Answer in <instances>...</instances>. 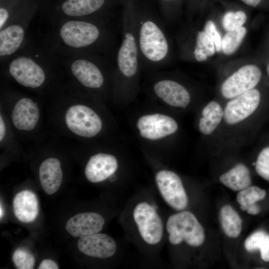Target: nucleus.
Returning a JSON list of instances; mask_svg holds the SVG:
<instances>
[{
  "mask_svg": "<svg viewBox=\"0 0 269 269\" xmlns=\"http://www.w3.org/2000/svg\"><path fill=\"white\" fill-rule=\"evenodd\" d=\"M51 25L43 43L55 55L94 53L107 56L111 50L112 36L107 20L67 19Z\"/></svg>",
  "mask_w": 269,
  "mask_h": 269,
  "instance_id": "1",
  "label": "nucleus"
},
{
  "mask_svg": "<svg viewBox=\"0 0 269 269\" xmlns=\"http://www.w3.org/2000/svg\"><path fill=\"white\" fill-rule=\"evenodd\" d=\"M58 63L55 55L43 43L37 45L27 39L19 51L2 64L17 83L37 89L46 83L48 70Z\"/></svg>",
  "mask_w": 269,
  "mask_h": 269,
  "instance_id": "2",
  "label": "nucleus"
},
{
  "mask_svg": "<svg viewBox=\"0 0 269 269\" xmlns=\"http://www.w3.org/2000/svg\"><path fill=\"white\" fill-rule=\"evenodd\" d=\"M37 8L33 0H27L0 29L1 64L19 51L26 43L28 28Z\"/></svg>",
  "mask_w": 269,
  "mask_h": 269,
  "instance_id": "3",
  "label": "nucleus"
},
{
  "mask_svg": "<svg viewBox=\"0 0 269 269\" xmlns=\"http://www.w3.org/2000/svg\"><path fill=\"white\" fill-rule=\"evenodd\" d=\"M55 56L59 64L66 67L82 86L91 89L103 87L105 82L103 67L110 62L106 56L86 53Z\"/></svg>",
  "mask_w": 269,
  "mask_h": 269,
  "instance_id": "4",
  "label": "nucleus"
},
{
  "mask_svg": "<svg viewBox=\"0 0 269 269\" xmlns=\"http://www.w3.org/2000/svg\"><path fill=\"white\" fill-rule=\"evenodd\" d=\"M137 21L134 10L129 6L125 13L123 38L116 56L118 70L127 78L134 77L138 70L139 51L137 42Z\"/></svg>",
  "mask_w": 269,
  "mask_h": 269,
  "instance_id": "5",
  "label": "nucleus"
},
{
  "mask_svg": "<svg viewBox=\"0 0 269 269\" xmlns=\"http://www.w3.org/2000/svg\"><path fill=\"white\" fill-rule=\"evenodd\" d=\"M137 21V42L139 54L147 61L159 63L164 60L169 52V44L163 30L150 18Z\"/></svg>",
  "mask_w": 269,
  "mask_h": 269,
  "instance_id": "6",
  "label": "nucleus"
},
{
  "mask_svg": "<svg viewBox=\"0 0 269 269\" xmlns=\"http://www.w3.org/2000/svg\"><path fill=\"white\" fill-rule=\"evenodd\" d=\"M108 0H62L49 10L48 22L51 24L67 19L107 20L105 12Z\"/></svg>",
  "mask_w": 269,
  "mask_h": 269,
  "instance_id": "7",
  "label": "nucleus"
},
{
  "mask_svg": "<svg viewBox=\"0 0 269 269\" xmlns=\"http://www.w3.org/2000/svg\"><path fill=\"white\" fill-rule=\"evenodd\" d=\"M168 241L173 245L183 241L192 247L201 245L205 238L204 229L196 216L188 211H181L170 215L167 221Z\"/></svg>",
  "mask_w": 269,
  "mask_h": 269,
  "instance_id": "8",
  "label": "nucleus"
},
{
  "mask_svg": "<svg viewBox=\"0 0 269 269\" xmlns=\"http://www.w3.org/2000/svg\"><path fill=\"white\" fill-rule=\"evenodd\" d=\"M133 215L142 240L149 245L159 243L163 236V226L155 209L146 202H141L134 207Z\"/></svg>",
  "mask_w": 269,
  "mask_h": 269,
  "instance_id": "9",
  "label": "nucleus"
},
{
  "mask_svg": "<svg viewBox=\"0 0 269 269\" xmlns=\"http://www.w3.org/2000/svg\"><path fill=\"white\" fill-rule=\"evenodd\" d=\"M261 100V92L257 88L228 100L224 106L223 122L229 126L243 123L257 111Z\"/></svg>",
  "mask_w": 269,
  "mask_h": 269,
  "instance_id": "10",
  "label": "nucleus"
},
{
  "mask_svg": "<svg viewBox=\"0 0 269 269\" xmlns=\"http://www.w3.org/2000/svg\"><path fill=\"white\" fill-rule=\"evenodd\" d=\"M262 77L261 69L256 65H244L226 78L220 86V94L227 100L256 88Z\"/></svg>",
  "mask_w": 269,
  "mask_h": 269,
  "instance_id": "11",
  "label": "nucleus"
},
{
  "mask_svg": "<svg viewBox=\"0 0 269 269\" xmlns=\"http://www.w3.org/2000/svg\"><path fill=\"white\" fill-rule=\"evenodd\" d=\"M68 128L76 134L92 137L101 131L102 123L98 114L89 107L74 105L67 110L65 116Z\"/></svg>",
  "mask_w": 269,
  "mask_h": 269,
  "instance_id": "12",
  "label": "nucleus"
},
{
  "mask_svg": "<svg viewBox=\"0 0 269 269\" xmlns=\"http://www.w3.org/2000/svg\"><path fill=\"white\" fill-rule=\"evenodd\" d=\"M155 181L165 202L177 211H183L188 206V199L179 176L175 172L162 170L156 173Z\"/></svg>",
  "mask_w": 269,
  "mask_h": 269,
  "instance_id": "13",
  "label": "nucleus"
},
{
  "mask_svg": "<svg viewBox=\"0 0 269 269\" xmlns=\"http://www.w3.org/2000/svg\"><path fill=\"white\" fill-rule=\"evenodd\" d=\"M137 127L142 137L155 140L175 133L178 125L171 117L155 114L141 117L137 121Z\"/></svg>",
  "mask_w": 269,
  "mask_h": 269,
  "instance_id": "14",
  "label": "nucleus"
},
{
  "mask_svg": "<svg viewBox=\"0 0 269 269\" xmlns=\"http://www.w3.org/2000/svg\"><path fill=\"white\" fill-rule=\"evenodd\" d=\"M77 246L85 255L100 259L113 256L117 248L112 238L106 234L99 233L80 237Z\"/></svg>",
  "mask_w": 269,
  "mask_h": 269,
  "instance_id": "15",
  "label": "nucleus"
},
{
  "mask_svg": "<svg viewBox=\"0 0 269 269\" xmlns=\"http://www.w3.org/2000/svg\"><path fill=\"white\" fill-rule=\"evenodd\" d=\"M105 224V220L95 212H84L71 217L66 224L68 233L74 237H82L100 232Z\"/></svg>",
  "mask_w": 269,
  "mask_h": 269,
  "instance_id": "16",
  "label": "nucleus"
},
{
  "mask_svg": "<svg viewBox=\"0 0 269 269\" xmlns=\"http://www.w3.org/2000/svg\"><path fill=\"white\" fill-rule=\"evenodd\" d=\"M155 95L168 105L185 108L191 101V96L187 89L181 84L171 80H163L153 86Z\"/></svg>",
  "mask_w": 269,
  "mask_h": 269,
  "instance_id": "17",
  "label": "nucleus"
},
{
  "mask_svg": "<svg viewBox=\"0 0 269 269\" xmlns=\"http://www.w3.org/2000/svg\"><path fill=\"white\" fill-rule=\"evenodd\" d=\"M118 166L117 159L114 155L98 153L88 160L85 169V176L91 182H100L113 174Z\"/></svg>",
  "mask_w": 269,
  "mask_h": 269,
  "instance_id": "18",
  "label": "nucleus"
},
{
  "mask_svg": "<svg viewBox=\"0 0 269 269\" xmlns=\"http://www.w3.org/2000/svg\"><path fill=\"white\" fill-rule=\"evenodd\" d=\"M40 115L37 104L29 98H22L14 107L12 121L14 126L21 131H31L36 126Z\"/></svg>",
  "mask_w": 269,
  "mask_h": 269,
  "instance_id": "19",
  "label": "nucleus"
},
{
  "mask_svg": "<svg viewBox=\"0 0 269 269\" xmlns=\"http://www.w3.org/2000/svg\"><path fill=\"white\" fill-rule=\"evenodd\" d=\"M63 173L59 160L54 157L44 160L39 169V178L44 191L48 195L55 193L59 189Z\"/></svg>",
  "mask_w": 269,
  "mask_h": 269,
  "instance_id": "20",
  "label": "nucleus"
},
{
  "mask_svg": "<svg viewBox=\"0 0 269 269\" xmlns=\"http://www.w3.org/2000/svg\"><path fill=\"white\" fill-rule=\"evenodd\" d=\"M13 210L20 221L23 223L33 221L38 214V202L36 195L28 190L20 191L13 200Z\"/></svg>",
  "mask_w": 269,
  "mask_h": 269,
  "instance_id": "21",
  "label": "nucleus"
},
{
  "mask_svg": "<svg viewBox=\"0 0 269 269\" xmlns=\"http://www.w3.org/2000/svg\"><path fill=\"white\" fill-rule=\"evenodd\" d=\"M224 121V107L218 101L212 100L202 109L198 129L204 135L213 134Z\"/></svg>",
  "mask_w": 269,
  "mask_h": 269,
  "instance_id": "22",
  "label": "nucleus"
},
{
  "mask_svg": "<svg viewBox=\"0 0 269 269\" xmlns=\"http://www.w3.org/2000/svg\"><path fill=\"white\" fill-rule=\"evenodd\" d=\"M219 180L226 187L235 191H240L250 186L252 178L249 168L239 163L222 174Z\"/></svg>",
  "mask_w": 269,
  "mask_h": 269,
  "instance_id": "23",
  "label": "nucleus"
},
{
  "mask_svg": "<svg viewBox=\"0 0 269 269\" xmlns=\"http://www.w3.org/2000/svg\"><path fill=\"white\" fill-rule=\"evenodd\" d=\"M219 220L224 233L229 237L237 238L242 231V221L238 213L230 205L220 211Z\"/></svg>",
  "mask_w": 269,
  "mask_h": 269,
  "instance_id": "24",
  "label": "nucleus"
},
{
  "mask_svg": "<svg viewBox=\"0 0 269 269\" xmlns=\"http://www.w3.org/2000/svg\"><path fill=\"white\" fill-rule=\"evenodd\" d=\"M244 246L250 252L259 249L262 260L269 262V234L262 231L253 233L245 240Z\"/></svg>",
  "mask_w": 269,
  "mask_h": 269,
  "instance_id": "25",
  "label": "nucleus"
},
{
  "mask_svg": "<svg viewBox=\"0 0 269 269\" xmlns=\"http://www.w3.org/2000/svg\"><path fill=\"white\" fill-rule=\"evenodd\" d=\"M216 52L215 45L212 39L203 31L198 32L193 54L198 62H203L213 56Z\"/></svg>",
  "mask_w": 269,
  "mask_h": 269,
  "instance_id": "26",
  "label": "nucleus"
},
{
  "mask_svg": "<svg viewBox=\"0 0 269 269\" xmlns=\"http://www.w3.org/2000/svg\"><path fill=\"white\" fill-rule=\"evenodd\" d=\"M247 32L245 27L227 31L222 39L221 51L226 55L235 53L242 43Z\"/></svg>",
  "mask_w": 269,
  "mask_h": 269,
  "instance_id": "27",
  "label": "nucleus"
},
{
  "mask_svg": "<svg viewBox=\"0 0 269 269\" xmlns=\"http://www.w3.org/2000/svg\"><path fill=\"white\" fill-rule=\"evenodd\" d=\"M266 195L265 190L256 186H250L239 192L237 201L240 205L241 209L256 204L263 200Z\"/></svg>",
  "mask_w": 269,
  "mask_h": 269,
  "instance_id": "28",
  "label": "nucleus"
},
{
  "mask_svg": "<svg viewBox=\"0 0 269 269\" xmlns=\"http://www.w3.org/2000/svg\"><path fill=\"white\" fill-rule=\"evenodd\" d=\"M247 19V15L244 11L229 10L223 14L222 24L224 30L229 31L242 27Z\"/></svg>",
  "mask_w": 269,
  "mask_h": 269,
  "instance_id": "29",
  "label": "nucleus"
},
{
  "mask_svg": "<svg viewBox=\"0 0 269 269\" xmlns=\"http://www.w3.org/2000/svg\"><path fill=\"white\" fill-rule=\"evenodd\" d=\"M27 0H1L0 7V29L7 23L11 17Z\"/></svg>",
  "mask_w": 269,
  "mask_h": 269,
  "instance_id": "30",
  "label": "nucleus"
},
{
  "mask_svg": "<svg viewBox=\"0 0 269 269\" xmlns=\"http://www.w3.org/2000/svg\"><path fill=\"white\" fill-rule=\"evenodd\" d=\"M12 261L18 269H32L34 268L35 259L33 255L24 248H18L13 253Z\"/></svg>",
  "mask_w": 269,
  "mask_h": 269,
  "instance_id": "31",
  "label": "nucleus"
},
{
  "mask_svg": "<svg viewBox=\"0 0 269 269\" xmlns=\"http://www.w3.org/2000/svg\"><path fill=\"white\" fill-rule=\"evenodd\" d=\"M253 165L258 174L264 179L269 181V145L261 149Z\"/></svg>",
  "mask_w": 269,
  "mask_h": 269,
  "instance_id": "32",
  "label": "nucleus"
},
{
  "mask_svg": "<svg viewBox=\"0 0 269 269\" xmlns=\"http://www.w3.org/2000/svg\"><path fill=\"white\" fill-rule=\"evenodd\" d=\"M204 31L214 43L216 52H220L221 51L222 38L213 21L208 20L206 21L204 25Z\"/></svg>",
  "mask_w": 269,
  "mask_h": 269,
  "instance_id": "33",
  "label": "nucleus"
},
{
  "mask_svg": "<svg viewBox=\"0 0 269 269\" xmlns=\"http://www.w3.org/2000/svg\"><path fill=\"white\" fill-rule=\"evenodd\" d=\"M38 269H58V265L54 261L50 259L43 260L39 265Z\"/></svg>",
  "mask_w": 269,
  "mask_h": 269,
  "instance_id": "34",
  "label": "nucleus"
},
{
  "mask_svg": "<svg viewBox=\"0 0 269 269\" xmlns=\"http://www.w3.org/2000/svg\"><path fill=\"white\" fill-rule=\"evenodd\" d=\"M241 210L247 211L249 214L254 215L258 214L260 211L259 206L256 204L246 206L241 209Z\"/></svg>",
  "mask_w": 269,
  "mask_h": 269,
  "instance_id": "35",
  "label": "nucleus"
},
{
  "mask_svg": "<svg viewBox=\"0 0 269 269\" xmlns=\"http://www.w3.org/2000/svg\"><path fill=\"white\" fill-rule=\"evenodd\" d=\"M241 1L247 5L256 7L260 4L262 0H241Z\"/></svg>",
  "mask_w": 269,
  "mask_h": 269,
  "instance_id": "36",
  "label": "nucleus"
},
{
  "mask_svg": "<svg viewBox=\"0 0 269 269\" xmlns=\"http://www.w3.org/2000/svg\"><path fill=\"white\" fill-rule=\"evenodd\" d=\"M5 133H6V128H5V123L1 117V115H0V141H2V140L4 138V137L5 135Z\"/></svg>",
  "mask_w": 269,
  "mask_h": 269,
  "instance_id": "37",
  "label": "nucleus"
},
{
  "mask_svg": "<svg viewBox=\"0 0 269 269\" xmlns=\"http://www.w3.org/2000/svg\"><path fill=\"white\" fill-rule=\"evenodd\" d=\"M162 3H168L174 1L176 0H160Z\"/></svg>",
  "mask_w": 269,
  "mask_h": 269,
  "instance_id": "38",
  "label": "nucleus"
},
{
  "mask_svg": "<svg viewBox=\"0 0 269 269\" xmlns=\"http://www.w3.org/2000/svg\"><path fill=\"white\" fill-rule=\"evenodd\" d=\"M0 219H1L2 216H3V210H2V208L1 207V205L0 204Z\"/></svg>",
  "mask_w": 269,
  "mask_h": 269,
  "instance_id": "39",
  "label": "nucleus"
},
{
  "mask_svg": "<svg viewBox=\"0 0 269 269\" xmlns=\"http://www.w3.org/2000/svg\"><path fill=\"white\" fill-rule=\"evenodd\" d=\"M266 71H267L268 76L269 77V62L267 65Z\"/></svg>",
  "mask_w": 269,
  "mask_h": 269,
  "instance_id": "40",
  "label": "nucleus"
}]
</instances>
